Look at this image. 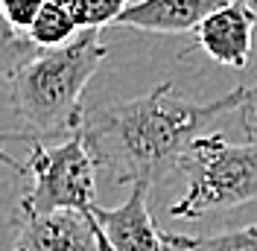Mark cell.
<instances>
[{"instance_id":"10","label":"cell","mask_w":257,"mask_h":251,"mask_svg":"<svg viewBox=\"0 0 257 251\" xmlns=\"http://www.w3.org/2000/svg\"><path fill=\"white\" fill-rule=\"evenodd\" d=\"M164 242L170 251H257V222L240 231H225L210 236H190L164 231Z\"/></svg>"},{"instance_id":"9","label":"cell","mask_w":257,"mask_h":251,"mask_svg":"<svg viewBox=\"0 0 257 251\" xmlns=\"http://www.w3.org/2000/svg\"><path fill=\"white\" fill-rule=\"evenodd\" d=\"M79 32L76 21H73V12H70V3H62V0H47L41 6L38 18L32 21V27L27 30L32 41L41 50H56L67 44L73 35Z\"/></svg>"},{"instance_id":"5","label":"cell","mask_w":257,"mask_h":251,"mask_svg":"<svg viewBox=\"0 0 257 251\" xmlns=\"http://www.w3.org/2000/svg\"><path fill=\"white\" fill-rule=\"evenodd\" d=\"M18 225L12 251H108L96 222L85 210H18Z\"/></svg>"},{"instance_id":"1","label":"cell","mask_w":257,"mask_h":251,"mask_svg":"<svg viewBox=\"0 0 257 251\" xmlns=\"http://www.w3.org/2000/svg\"><path fill=\"white\" fill-rule=\"evenodd\" d=\"M242 88L213 102H190L161 82L149 94L94 105L82 114L79 135L96 170L120 184H158L178 170V161L199 132L225 111H237Z\"/></svg>"},{"instance_id":"16","label":"cell","mask_w":257,"mask_h":251,"mask_svg":"<svg viewBox=\"0 0 257 251\" xmlns=\"http://www.w3.org/2000/svg\"><path fill=\"white\" fill-rule=\"evenodd\" d=\"M62 3H70V0H62Z\"/></svg>"},{"instance_id":"7","label":"cell","mask_w":257,"mask_h":251,"mask_svg":"<svg viewBox=\"0 0 257 251\" xmlns=\"http://www.w3.org/2000/svg\"><path fill=\"white\" fill-rule=\"evenodd\" d=\"M257 27V0H231L196 27L193 47L205 50L213 62L228 67H245L251 53V35ZM181 53V56H184Z\"/></svg>"},{"instance_id":"8","label":"cell","mask_w":257,"mask_h":251,"mask_svg":"<svg viewBox=\"0 0 257 251\" xmlns=\"http://www.w3.org/2000/svg\"><path fill=\"white\" fill-rule=\"evenodd\" d=\"M225 3L231 0H135L117 15L114 24L161 35L196 32V27Z\"/></svg>"},{"instance_id":"11","label":"cell","mask_w":257,"mask_h":251,"mask_svg":"<svg viewBox=\"0 0 257 251\" xmlns=\"http://www.w3.org/2000/svg\"><path fill=\"white\" fill-rule=\"evenodd\" d=\"M41 56V47L32 41L27 32H18L0 12V82L12 79L27 64Z\"/></svg>"},{"instance_id":"3","label":"cell","mask_w":257,"mask_h":251,"mask_svg":"<svg viewBox=\"0 0 257 251\" xmlns=\"http://www.w3.org/2000/svg\"><path fill=\"white\" fill-rule=\"evenodd\" d=\"M178 173H184L187 187L170 207L176 219H199L257 202V141L231 143L222 135L196 138L178 161Z\"/></svg>"},{"instance_id":"14","label":"cell","mask_w":257,"mask_h":251,"mask_svg":"<svg viewBox=\"0 0 257 251\" xmlns=\"http://www.w3.org/2000/svg\"><path fill=\"white\" fill-rule=\"evenodd\" d=\"M240 117L245 126V135L257 141V82L242 88V102H240Z\"/></svg>"},{"instance_id":"2","label":"cell","mask_w":257,"mask_h":251,"mask_svg":"<svg viewBox=\"0 0 257 251\" xmlns=\"http://www.w3.org/2000/svg\"><path fill=\"white\" fill-rule=\"evenodd\" d=\"M108 56L99 41V30H79L67 44L41 50L27 67L12 76V108L21 117L27 135L18 141L38 143L41 138H59L79 132L82 94L102 59Z\"/></svg>"},{"instance_id":"13","label":"cell","mask_w":257,"mask_h":251,"mask_svg":"<svg viewBox=\"0 0 257 251\" xmlns=\"http://www.w3.org/2000/svg\"><path fill=\"white\" fill-rule=\"evenodd\" d=\"M44 3L47 0H0V12L18 32H27L32 27V21L38 18Z\"/></svg>"},{"instance_id":"15","label":"cell","mask_w":257,"mask_h":251,"mask_svg":"<svg viewBox=\"0 0 257 251\" xmlns=\"http://www.w3.org/2000/svg\"><path fill=\"white\" fill-rule=\"evenodd\" d=\"M0 164H3V167H9V170H15L18 175H27V164H21V161H15L12 155H6V152H3V146H0Z\"/></svg>"},{"instance_id":"4","label":"cell","mask_w":257,"mask_h":251,"mask_svg":"<svg viewBox=\"0 0 257 251\" xmlns=\"http://www.w3.org/2000/svg\"><path fill=\"white\" fill-rule=\"evenodd\" d=\"M27 175L32 184L21 199V210L50 213V210H91L96 204V164L85 149L79 135L59 146L30 143Z\"/></svg>"},{"instance_id":"12","label":"cell","mask_w":257,"mask_h":251,"mask_svg":"<svg viewBox=\"0 0 257 251\" xmlns=\"http://www.w3.org/2000/svg\"><path fill=\"white\" fill-rule=\"evenodd\" d=\"M128 0H70V12L79 30H102L117 21Z\"/></svg>"},{"instance_id":"6","label":"cell","mask_w":257,"mask_h":251,"mask_svg":"<svg viewBox=\"0 0 257 251\" xmlns=\"http://www.w3.org/2000/svg\"><path fill=\"white\" fill-rule=\"evenodd\" d=\"M149 187L132 184L128 199L120 207H99L91 204V219L96 222L108 251H170L164 242V231L149 213Z\"/></svg>"}]
</instances>
